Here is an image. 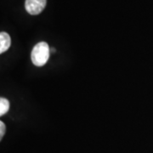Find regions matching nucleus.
Instances as JSON below:
<instances>
[{
  "mask_svg": "<svg viewBox=\"0 0 153 153\" xmlns=\"http://www.w3.org/2000/svg\"><path fill=\"white\" fill-rule=\"evenodd\" d=\"M49 55L50 49L48 44L45 42H40L34 46L31 54V59L36 66H43L47 63Z\"/></svg>",
  "mask_w": 153,
  "mask_h": 153,
  "instance_id": "1",
  "label": "nucleus"
},
{
  "mask_svg": "<svg viewBox=\"0 0 153 153\" xmlns=\"http://www.w3.org/2000/svg\"><path fill=\"white\" fill-rule=\"evenodd\" d=\"M46 3V0H26L25 8L30 15L36 16L44 10Z\"/></svg>",
  "mask_w": 153,
  "mask_h": 153,
  "instance_id": "2",
  "label": "nucleus"
},
{
  "mask_svg": "<svg viewBox=\"0 0 153 153\" xmlns=\"http://www.w3.org/2000/svg\"><path fill=\"white\" fill-rule=\"evenodd\" d=\"M5 134V124L3 122H0V139H2Z\"/></svg>",
  "mask_w": 153,
  "mask_h": 153,
  "instance_id": "5",
  "label": "nucleus"
},
{
  "mask_svg": "<svg viewBox=\"0 0 153 153\" xmlns=\"http://www.w3.org/2000/svg\"><path fill=\"white\" fill-rule=\"evenodd\" d=\"M10 109V102L5 98L0 99V116H3L8 112Z\"/></svg>",
  "mask_w": 153,
  "mask_h": 153,
  "instance_id": "4",
  "label": "nucleus"
},
{
  "mask_svg": "<svg viewBox=\"0 0 153 153\" xmlns=\"http://www.w3.org/2000/svg\"><path fill=\"white\" fill-rule=\"evenodd\" d=\"M11 39L10 35L5 32L0 33V54H3L10 47Z\"/></svg>",
  "mask_w": 153,
  "mask_h": 153,
  "instance_id": "3",
  "label": "nucleus"
}]
</instances>
